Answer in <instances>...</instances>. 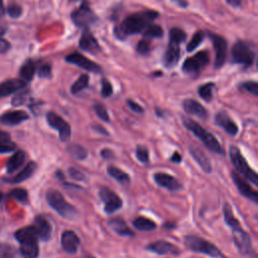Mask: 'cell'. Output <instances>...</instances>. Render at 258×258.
Returning <instances> with one entry per match:
<instances>
[{
  "label": "cell",
  "mask_w": 258,
  "mask_h": 258,
  "mask_svg": "<svg viewBox=\"0 0 258 258\" xmlns=\"http://www.w3.org/2000/svg\"><path fill=\"white\" fill-rule=\"evenodd\" d=\"M158 16L156 11L146 10L138 12L126 17L121 24L115 29V32L118 37L124 38L127 35L139 33L148 26V24L153 21Z\"/></svg>",
  "instance_id": "1"
},
{
  "label": "cell",
  "mask_w": 258,
  "mask_h": 258,
  "mask_svg": "<svg viewBox=\"0 0 258 258\" xmlns=\"http://www.w3.org/2000/svg\"><path fill=\"white\" fill-rule=\"evenodd\" d=\"M181 121H182L183 126L188 131L192 132V134L198 139H200L208 149H210L212 152L217 153V154H221V155L225 154L224 149L221 146L218 139L211 132H209L207 129H205L203 126H201L198 122L194 121L192 119H190L188 117H181Z\"/></svg>",
  "instance_id": "2"
},
{
  "label": "cell",
  "mask_w": 258,
  "mask_h": 258,
  "mask_svg": "<svg viewBox=\"0 0 258 258\" xmlns=\"http://www.w3.org/2000/svg\"><path fill=\"white\" fill-rule=\"evenodd\" d=\"M15 238L20 244V254L22 258L38 257V237L32 226L19 229L15 233Z\"/></svg>",
  "instance_id": "3"
},
{
  "label": "cell",
  "mask_w": 258,
  "mask_h": 258,
  "mask_svg": "<svg viewBox=\"0 0 258 258\" xmlns=\"http://www.w3.org/2000/svg\"><path fill=\"white\" fill-rule=\"evenodd\" d=\"M45 199L49 207L53 209L61 218L71 221L79 218L78 210L73 205L68 203L58 190L53 188L48 189L45 194Z\"/></svg>",
  "instance_id": "4"
},
{
  "label": "cell",
  "mask_w": 258,
  "mask_h": 258,
  "mask_svg": "<svg viewBox=\"0 0 258 258\" xmlns=\"http://www.w3.org/2000/svg\"><path fill=\"white\" fill-rule=\"evenodd\" d=\"M229 156L230 160L236 169L237 173H240V175H243L245 179L253 183L255 186L258 185V175L254 169H252L244 156L241 154L239 148L236 145H230L229 147Z\"/></svg>",
  "instance_id": "5"
},
{
  "label": "cell",
  "mask_w": 258,
  "mask_h": 258,
  "mask_svg": "<svg viewBox=\"0 0 258 258\" xmlns=\"http://www.w3.org/2000/svg\"><path fill=\"white\" fill-rule=\"evenodd\" d=\"M184 244L188 249L195 252L203 253L214 258H218V257L224 258L223 253L213 243L209 242L208 240L202 237H198L194 235L186 236L184 237Z\"/></svg>",
  "instance_id": "6"
},
{
  "label": "cell",
  "mask_w": 258,
  "mask_h": 258,
  "mask_svg": "<svg viewBox=\"0 0 258 258\" xmlns=\"http://www.w3.org/2000/svg\"><path fill=\"white\" fill-rule=\"evenodd\" d=\"M255 53L248 43L239 40L232 47V58L235 62L250 67L254 61Z\"/></svg>",
  "instance_id": "7"
},
{
  "label": "cell",
  "mask_w": 258,
  "mask_h": 258,
  "mask_svg": "<svg viewBox=\"0 0 258 258\" xmlns=\"http://www.w3.org/2000/svg\"><path fill=\"white\" fill-rule=\"evenodd\" d=\"M99 197L104 204V211L107 214H113L122 208L123 202L121 198L109 187H101Z\"/></svg>",
  "instance_id": "8"
},
{
  "label": "cell",
  "mask_w": 258,
  "mask_h": 258,
  "mask_svg": "<svg viewBox=\"0 0 258 258\" xmlns=\"http://www.w3.org/2000/svg\"><path fill=\"white\" fill-rule=\"evenodd\" d=\"M46 121L51 128L57 130L59 139L62 142H67L70 140L72 130L70 124L64 119H62L54 112H48L46 114Z\"/></svg>",
  "instance_id": "9"
},
{
  "label": "cell",
  "mask_w": 258,
  "mask_h": 258,
  "mask_svg": "<svg viewBox=\"0 0 258 258\" xmlns=\"http://www.w3.org/2000/svg\"><path fill=\"white\" fill-rule=\"evenodd\" d=\"M72 19L78 27H87L96 21V15L90 6L83 2L82 5L72 13Z\"/></svg>",
  "instance_id": "10"
},
{
  "label": "cell",
  "mask_w": 258,
  "mask_h": 258,
  "mask_svg": "<svg viewBox=\"0 0 258 258\" xmlns=\"http://www.w3.org/2000/svg\"><path fill=\"white\" fill-rule=\"evenodd\" d=\"M233 241L238 249V251L242 255H247L252 252V242L250 236L241 228V226H237L231 228Z\"/></svg>",
  "instance_id": "11"
},
{
  "label": "cell",
  "mask_w": 258,
  "mask_h": 258,
  "mask_svg": "<svg viewBox=\"0 0 258 258\" xmlns=\"http://www.w3.org/2000/svg\"><path fill=\"white\" fill-rule=\"evenodd\" d=\"M209 62V54L207 51H200L192 57L186 58L182 63V71L184 73H197Z\"/></svg>",
  "instance_id": "12"
},
{
  "label": "cell",
  "mask_w": 258,
  "mask_h": 258,
  "mask_svg": "<svg viewBox=\"0 0 258 258\" xmlns=\"http://www.w3.org/2000/svg\"><path fill=\"white\" fill-rule=\"evenodd\" d=\"M212 41L213 45L215 48L216 52V57H215V68H221L225 60H226V54H227V41L226 39L218 34L215 33H210L209 34Z\"/></svg>",
  "instance_id": "13"
},
{
  "label": "cell",
  "mask_w": 258,
  "mask_h": 258,
  "mask_svg": "<svg viewBox=\"0 0 258 258\" xmlns=\"http://www.w3.org/2000/svg\"><path fill=\"white\" fill-rule=\"evenodd\" d=\"M232 178H233V181L236 184L239 192L242 196H244L245 198L254 202L255 204L258 203V192L251 187V185L245 180V178L242 177V175H240L236 171H233Z\"/></svg>",
  "instance_id": "14"
},
{
  "label": "cell",
  "mask_w": 258,
  "mask_h": 258,
  "mask_svg": "<svg viewBox=\"0 0 258 258\" xmlns=\"http://www.w3.org/2000/svg\"><path fill=\"white\" fill-rule=\"evenodd\" d=\"M146 250L156 253L158 255H179L180 249L177 248L174 244L167 242L165 240H158L153 243H150L146 246Z\"/></svg>",
  "instance_id": "15"
},
{
  "label": "cell",
  "mask_w": 258,
  "mask_h": 258,
  "mask_svg": "<svg viewBox=\"0 0 258 258\" xmlns=\"http://www.w3.org/2000/svg\"><path fill=\"white\" fill-rule=\"evenodd\" d=\"M66 60L68 62H71L73 64H76L84 70H87V71H90L93 73H100L102 71L101 67L98 63L92 61L91 59L87 58L86 56H84L83 54H81L79 52H73V53L69 54L66 57Z\"/></svg>",
  "instance_id": "16"
},
{
  "label": "cell",
  "mask_w": 258,
  "mask_h": 258,
  "mask_svg": "<svg viewBox=\"0 0 258 258\" xmlns=\"http://www.w3.org/2000/svg\"><path fill=\"white\" fill-rule=\"evenodd\" d=\"M60 245L62 250L68 254H76L79 250L80 239L74 231L66 230L61 234Z\"/></svg>",
  "instance_id": "17"
},
{
  "label": "cell",
  "mask_w": 258,
  "mask_h": 258,
  "mask_svg": "<svg viewBox=\"0 0 258 258\" xmlns=\"http://www.w3.org/2000/svg\"><path fill=\"white\" fill-rule=\"evenodd\" d=\"M153 179L157 185L164 187L168 190H179L182 187L181 183L174 176L165 172L154 173Z\"/></svg>",
  "instance_id": "18"
},
{
  "label": "cell",
  "mask_w": 258,
  "mask_h": 258,
  "mask_svg": "<svg viewBox=\"0 0 258 258\" xmlns=\"http://www.w3.org/2000/svg\"><path fill=\"white\" fill-rule=\"evenodd\" d=\"M32 227L34 228L38 239H40L42 241L49 240V238L51 236V225L45 217H43L41 215L36 216L34 218Z\"/></svg>",
  "instance_id": "19"
},
{
  "label": "cell",
  "mask_w": 258,
  "mask_h": 258,
  "mask_svg": "<svg viewBox=\"0 0 258 258\" xmlns=\"http://www.w3.org/2000/svg\"><path fill=\"white\" fill-rule=\"evenodd\" d=\"M215 123L223 128L229 135L235 136L237 135L239 128L237 124L232 120V118L224 111H221L216 114L215 116Z\"/></svg>",
  "instance_id": "20"
},
{
  "label": "cell",
  "mask_w": 258,
  "mask_h": 258,
  "mask_svg": "<svg viewBox=\"0 0 258 258\" xmlns=\"http://www.w3.org/2000/svg\"><path fill=\"white\" fill-rule=\"evenodd\" d=\"M26 86V82L22 79H11L0 84V98L9 96L22 90Z\"/></svg>",
  "instance_id": "21"
},
{
  "label": "cell",
  "mask_w": 258,
  "mask_h": 258,
  "mask_svg": "<svg viewBox=\"0 0 258 258\" xmlns=\"http://www.w3.org/2000/svg\"><path fill=\"white\" fill-rule=\"evenodd\" d=\"M189 152L192 156V158L197 161V163L200 165V167L206 172L211 173L212 172V165L211 161L209 160L206 153L197 145H190L189 146Z\"/></svg>",
  "instance_id": "22"
},
{
  "label": "cell",
  "mask_w": 258,
  "mask_h": 258,
  "mask_svg": "<svg viewBox=\"0 0 258 258\" xmlns=\"http://www.w3.org/2000/svg\"><path fill=\"white\" fill-rule=\"evenodd\" d=\"M182 108L187 114L197 116L201 119H206L208 117V112L205 107L194 99L184 100L182 102Z\"/></svg>",
  "instance_id": "23"
},
{
  "label": "cell",
  "mask_w": 258,
  "mask_h": 258,
  "mask_svg": "<svg viewBox=\"0 0 258 258\" xmlns=\"http://www.w3.org/2000/svg\"><path fill=\"white\" fill-rule=\"evenodd\" d=\"M28 119V114L24 111L21 110H15V111H8L1 115L0 117V122L4 125H17L20 124L21 122L25 121Z\"/></svg>",
  "instance_id": "24"
},
{
  "label": "cell",
  "mask_w": 258,
  "mask_h": 258,
  "mask_svg": "<svg viewBox=\"0 0 258 258\" xmlns=\"http://www.w3.org/2000/svg\"><path fill=\"white\" fill-rule=\"evenodd\" d=\"M108 225L112 231L120 236H134L135 233L126 225L125 221L121 218H113L108 221Z\"/></svg>",
  "instance_id": "25"
},
{
  "label": "cell",
  "mask_w": 258,
  "mask_h": 258,
  "mask_svg": "<svg viewBox=\"0 0 258 258\" xmlns=\"http://www.w3.org/2000/svg\"><path fill=\"white\" fill-rule=\"evenodd\" d=\"M180 55V50H179V44H175L172 42H169L167 49L164 53V64L167 68H171L175 66V63L178 61Z\"/></svg>",
  "instance_id": "26"
},
{
  "label": "cell",
  "mask_w": 258,
  "mask_h": 258,
  "mask_svg": "<svg viewBox=\"0 0 258 258\" xmlns=\"http://www.w3.org/2000/svg\"><path fill=\"white\" fill-rule=\"evenodd\" d=\"M79 45L82 49H84L86 51H90V52H96L100 48L97 39L88 31L84 32L83 35L81 36Z\"/></svg>",
  "instance_id": "27"
},
{
  "label": "cell",
  "mask_w": 258,
  "mask_h": 258,
  "mask_svg": "<svg viewBox=\"0 0 258 258\" xmlns=\"http://www.w3.org/2000/svg\"><path fill=\"white\" fill-rule=\"evenodd\" d=\"M36 169V163L33 162V161H30L28 162L25 167L19 172L17 173L16 175H14L13 177L9 178L8 181L11 182V183H19V182H22L24 181L25 179H27L28 177H30L32 175V173L35 171Z\"/></svg>",
  "instance_id": "28"
},
{
  "label": "cell",
  "mask_w": 258,
  "mask_h": 258,
  "mask_svg": "<svg viewBox=\"0 0 258 258\" xmlns=\"http://www.w3.org/2000/svg\"><path fill=\"white\" fill-rule=\"evenodd\" d=\"M25 160V153L22 150H18L15 153L12 154V156L9 158L8 162H7V171L8 173H13L14 171H16L18 168H20V166L23 164Z\"/></svg>",
  "instance_id": "29"
},
{
  "label": "cell",
  "mask_w": 258,
  "mask_h": 258,
  "mask_svg": "<svg viewBox=\"0 0 258 258\" xmlns=\"http://www.w3.org/2000/svg\"><path fill=\"white\" fill-rule=\"evenodd\" d=\"M107 173L121 184L126 185L130 182V176L128 175V173L115 165H109L107 167Z\"/></svg>",
  "instance_id": "30"
},
{
  "label": "cell",
  "mask_w": 258,
  "mask_h": 258,
  "mask_svg": "<svg viewBox=\"0 0 258 258\" xmlns=\"http://www.w3.org/2000/svg\"><path fill=\"white\" fill-rule=\"evenodd\" d=\"M133 227L138 231H152L156 228V223L145 217H138L133 221Z\"/></svg>",
  "instance_id": "31"
},
{
  "label": "cell",
  "mask_w": 258,
  "mask_h": 258,
  "mask_svg": "<svg viewBox=\"0 0 258 258\" xmlns=\"http://www.w3.org/2000/svg\"><path fill=\"white\" fill-rule=\"evenodd\" d=\"M67 149L70 155L77 160H84L88 156V151L85 149V147L78 143H71Z\"/></svg>",
  "instance_id": "32"
},
{
  "label": "cell",
  "mask_w": 258,
  "mask_h": 258,
  "mask_svg": "<svg viewBox=\"0 0 258 258\" xmlns=\"http://www.w3.org/2000/svg\"><path fill=\"white\" fill-rule=\"evenodd\" d=\"M20 77L23 81H31L35 74V63L32 60H27L23 63V66L20 69Z\"/></svg>",
  "instance_id": "33"
},
{
  "label": "cell",
  "mask_w": 258,
  "mask_h": 258,
  "mask_svg": "<svg viewBox=\"0 0 258 258\" xmlns=\"http://www.w3.org/2000/svg\"><path fill=\"white\" fill-rule=\"evenodd\" d=\"M223 215H224V220L225 223L230 227V228H234L240 225L239 221L235 218V216L233 215V211L231 209V206L228 203L224 204L223 207Z\"/></svg>",
  "instance_id": "34"
},
{
  "label": "cell",
  "mask_w": 258,
  "mask_h": 258,
  "mask_svg": "<svg viewBox=\"0 0 258 258\" xmlns=\"http://www.w3.org/2000/svg\"><path fill=\"white\" fill-rule=\"evenodd\" d=\"M215 88L214 83H207L205 85H202L198 92L202 99H204L206 102H210L213 99V91Z\"/></svg>",
  "instance_id": "35"
},
{
  "label": "cell",
  "mask_w": 258,
  "mask_h": 258,
  "mask_svg": "<svg viewBox=\"0 0 258 258\" xmlns=\"http://www.w3.org/2000/svg\"><path fill=\"white\" fill-rule=\"evenodd\" d=\"M185 38H186V34L182 29L173 27L169 30V39H170L169 42H172L175 44H180L181 42L184 41Z\"/></svg>",
  "instance_id": "36"
},
{
  "label": "cell",
  "mask_w": 258,
  "mask_h": 258,
  "mask_svg": "<svg viewBox=\"0 0 258 258\" xmlns=\"http://www.w3.org/2000/svg\"><path fill=\"white\" fill-rule=\"evenodd\" d=\"M89 84V77L87 75H82L79 77V79L73 84L71 88L72 94H78L79 92L83 91L85 88L88 87Z\"/></svg>",
  "instance_id": "37"
},
{
  "label": "cell",
  "mask_w": 258,
  "mask_h": 258,
  "mask_svg": "<svg viewBox=\"0 0 258 258\" xmlns=\"http://www.w3.org/2000/svg\"><path fill=\"white\" fill-rule=\"evenodd\" d=\"M204 32L203 31H198V32H196V34L191 37V39L189 40V42L187 43V45H186V50L188 51V52H190V51H192L194 49H196L201 43H202V41H203V39H204Z\"/></svg>",
  "instance_id": "38"
},
{
  "label": "cell",
  "mask_w": 258,
  "mask_h": 258,
  "mask_svg": "<svg viewBox=\"0 0 258 258\" xmlns=\"http://www.w3.org/2000/svg\"><path fill=\"white\" fill-rule=\"evenodd\" d=\"M136 158L141 162V163H147L149 161V152L146 146L144 145H138L136 147Z\"/></svg>",
  "instance_id": "39"
},
{
  "label": "cell",
  "mask_w": 258,
  "mask_h": 258,
  "mask_svg": "<svg viewBox=\"0 0 258 258\" xmlns=\"http://www.w3.org/2000/svg\"><path fill=\"white\" fill-rule=\"evenodd\" d=\"M144 33L149 37H161L163 35V30L159 25L150 24L145 28Z\"/></svg>",
  "instance_id": "40"
},
{
  "label": "cell",
  "mask_w": 258,
  "mask_h": 258,
  "mask_svg": "<svg viewBox=\"0 0 258 258\" xmlns=\"http://www.w3.org/2000/svg\"><path fill=\"white\" fill-rule=\"evenodd\" d=\"M94 110H95V113L97 114V116L101 119V120H103V121H105V122H109V114H108V112H107V109H106V107L103 105V104H101V103H95L94 104Z\"/></svg>",
  "instance_id": "41"
},
{
  "label": "cell",
  "mask_w": 258,
  "mask_h": 258,
  "mask_svg": "<svg viewBox=\"0 0 258 258\" xmlns=\"http://www.w3.org/2000/svg\"><path fill=\"white\" fill-rule=\"evenodd\" d=\"M10 195L20 203H26L28 200V194L24 188H14Z\"/></svg>",
  "instance_id": "42"
},
{
  "label": "cell",
  "mask_w": 258,
  "mask_h": 258,
  "mask_svg": "<svg viewBox=\"0 0 258 258\" xmlns=\"http://www.w3.org/2000/svg\"><path fill=\"white\" fill-rule=\"evenodd\" d=\"M240 88L242 90L247 91L248 93H250V94H252L254 96L258 95V84H257V82H253V81L245 82V83L240 85Z\"/></svg>",
  "instance_id": "43"
},
{
  "label": "cell",
  "mask_w": 258,
  "mask_h": 258,
  "mask_svg": "<svg viewBox=\"0 0 258 258\" xmlns=\"http://www.w3.org/2000/svg\"><path fill=\"white\" fill-rule=\"evenodd\" d=\"M15 149V144L10 139L0 140V153H8Z\"/></svg>",
  "instance_id": "44"
},
{
  "label": "cell",
  "mask_w": 258,
  "mask_h": 258,
  "mask_svg": "<svg viewBox=\"0 0 258 258\" xmlns=\"http://www.w3.org/2000/svg\"><path fill=\"white\" fill-rule=\"evenodd\" d=\"M0 258H14L13 248L6 244H0Z\"/></svg>",
  "instance_id": "45"
},
{
  "label": "cell",
  "mask_w": 258,
  "mask_h": 258,
  "mask_svg": "<svg viewBox=\"0 0 258 258\" xmlns=\"http://www.w3.org/2000/svg\"><path fill=\"white\" fill-rule=\"evenodd\" d=\"M136 50L140 54H146L150 50V42L148 39H141L136 46Z\"/></svg>",
  "instance_id": "46"
},
{
  "label": "cell",
  "mask_w": 258,
  "mask_h": 258,
  "mask_svg": "<svg viewBox=\"0 0 258 258\" xmlns=\"http://www.w3.org/2000/svg\"><path fill=\"white\" fill-rule=\"evenodd\" d=\"M113 93V88H112V85L110 84V82L106 79H104L102 81V89H101V95L102 97L104 98H107V97H110Z\"/></svg>",
  "instance_id": "47"
},
{
  "label": "cell",
  "mask_w": 258,
  "mask_h": 258,
  "mask_svg": "<svg viewBox=\"0 0 258 258\" xmlns=\"http://www.w3.org/2000/svg\"><path fill=\"white\" fill-rule=\"evenodd\" d=\"M7 13L9 14L10 17H13V18H17L21 15L22 13V9L19 5L17 4H10L8 7H7Z\"/></svg>",
  "instance_id": "48"
},
{
  "label": "cell",
  "mask_w": 258,
  "mask_h": 258,
  "mask_svg": "<svg viewBox=\"0 0 258 258\" xmlns=\"http://www.w3.org/2000/svg\"><path fill=\"white\" fill-rule=\"evenodd\" d=\"M4 33H5V28L0 27V53H4L10 48V43L2 37Z\"/></svg>",
  "instance_id": "49"
},
{
  "label": "cell",
  "mask_w": 258,
  "mask_h": 258,
  "mask_svg": "<svg viewBox=\"0 0 258 258\" xmlns=\"http://www.w3.org/2000/svg\"><path fill=\"white\" fill-rule=\"evenodd\" d=\"M38 76L40 78H50V76H51V68H50V66L47 64V63L42 64L38 69Z\"/></svg>",
  "instance_id": "50"
},
{
  "label": "cell",
  "mask_w": 258,
  "mask_h": 258,
  "mask_svg": "<svg viewBox=\"0 0 258 258\" xmlns=\"http://www.w3.org/2000/svg\"><path fill=\"white\" fill-rule=\"evenodd\" d=\"M69 174H70V176H71L73 179L79 180V181H80V180H84V179L86 178L83 172H81L80 170H78V169H76V168H74V167H70V168H69Z\"/></svg>",
  "instance_id": "51"
},
{
  "label": "cell",
  "mask_w": 258,
  "mask_h": 258,
  "mask_svg": "<svg viewBox=\"0 0 258 258\" xmlns=\"http://www.w3.org/2000/svg\"><path fill=\"white\" fill-rule=\"evenodd\" d=\"M27 95H28V93H27V92H23V93L17 94V95L13 98V100H12V104H13L14 106L22 105V104L26 101V99H27Z\"/></svg>",
  "instance_id": "52"
},
{
  "label": "cell",
  "mask_w": 258,
  "mask_h": 258,
  "mask_svg": "<svg viewBox=\"0 0 258 258\" xmlns=\"http://www.w3.org/2000/svg\"><path fill=\"white\" fill-rule=\"evenodd\" d=\"M126 103H127L129 109L132 110L133 112H135V113H143V112H144L143 108H142L139 104H137L136 102H134L133 100H127Z\"/></svg>",
  "instance_id": "53"
},
{
  "label": "cell",
  "mask_w": 258,
  "mask_h": 258,
  "mask_svg": "<svg viewBox=\"0 0 258 258\" xmlns=\"http://www.w3.org/2000/svg\"><path fill=\"white\" fill-rule=\"evenodd\" d=\"M101 156L104 159H112L114 158V152L109 148H103L101 150Z\"/></svg>",
  "instance_id": "54"
},
{
  "label": "cell",
  "mask_w": 258,
  "mask_h": 258,
  "mask_svg": "<svg viewBox=\"0 0 258 258\" xmlns=\"http://www.w3.org/2000/svg\"><path fill=\"white\" fill-rule=\"evenodd\" d=\"M170 161L171 162H174V163H179L181 161V155L179 152L177 151H174L172 153V155L170 156Z\"/></svg>",
  "instance_id": "55"
},
{
  "label": "cell",
  "mask_w": 258,
  "mask_h": 258,
  "mask_svg": "<svg viewBox=\"0 0 258 258\" xmlns=\"http://www.w3.org/2000/svg\"><path fill=\"white\" fill-rule=\"evenodd\" d=\"M93 129H94V130H96V131H97V133H101V134H103V135H109L108 131H107L106 129H104L102 126H99V125H97V126H93Z\"/></svg>",
  "instance_id": "56"
},
{
  "label": "cell",
  "mask_w": 258,
  "mask_h": 258,
  "mask_svg": "<svg viewBox=\"0 0 258 258\" xmlns=\"http://www.w3.org/2000/svg\"><path fill=\"white\" fill-rule=\"evenodd\" d=\"M228 4H230L233 7H238L241 5V0H226Z\"/></svg>",
  "instance_id": "57"
},
{
  "label": "cell",
  "mask_w": 258,
  "mask_h": 258,
  "mask_svg": "<svg viewBox=\"0 0 258 258\" xmlns=\"http://www.w3.org/2000/svg\"><path fill=\"white\" fill-rule=\"evenodd\" d=\"M55 176H56L59 180L66 181V179H64V174L62 173L61 170H56V171H55Z\"/></svg>",
  "instance_id": "58"
},
{
  "label": "cell",
  "mask_w": 258,
  "mask_h": 258,
  "mask_svg": "<svg viewBox=\"0 0 258 258\" xmlns=\"http://www.w3.org/2000/svg\"><path fill=\"white\" fill-rule=\"evenodd\" d=\"M163 227L166 229V230H173L175 228V224L174 223H171V222H166Z\"/></svg>",
  "instance_id": "59"
},
{
  "label": "cell",
  "mask_w": 258,
  "mask_h": 258,
  "mask_svg": "<svg viewBox=\"0 0 258 258\" xmlns=\"http://www.w3.org/2000/svg\"><path fill=\"white\" fill-rule=\"evenodd\" d=\"M172 1L175 2L180 7H185L187 5V2L185 0H172Z\"/></svg>",
  "instance_id": "60"
},
{
  "label": "cell",
  "mask_w": 258,
  "mask_h": 258,
  "mask_svg": "<svg viewBox=\"0 0 258 258\" xmlns=\"http://www.w3.org/2000/svg\"><path fill=\"white\" fill-rule=\"evenodd\" d=\"M4 139H10V135L7 132L0 131V140H4Z\"/></svg>",
  "instance_id": "61"
},
{
  "label": "cell",
  "mask_w": 258,
  "mask_h": 258,
  "mask_svg": "<svg viewBox=\"0 0 258 258\" xmlns=\"http://www.w3.org/2000/svg\"><path fill=\"white\" fill-rule=\"evenodd\" d=\"M4 13H5V8H4L3 0H0V18L4 15Z\"/></svg>",
  "instance_id": "62"
},
{
  "label": "cell",
  "mask_w": 258,
  "mask_h": 258,
  "mask_svg": "<svg viewBox=\"0 0 258 258\" xmlns=\"http://www.w3.org/2000/svg\"><path fill=\"white\" fill-rule=\"evenodd\" d=\"M86 258H95V257H94V256H92V255H87V256H86Z\"/></svg>",
  "instance_id": "63"
},
{
  "label": "cell",
  "mask_w": 258,
  "mask_h": 258,
  "mask_svg": "<svg viewBox=\"0 0 258 258\" xmlns=\"http://www.w3.org/2000/svg\"><path fill=\"white\" fill-rule=\"evenodd\" d=\"M2 198H3V195H2V192L0 191V202H1V200H2Z\"/></svg>",
  "instance_id": "64"
}]
</instances>
